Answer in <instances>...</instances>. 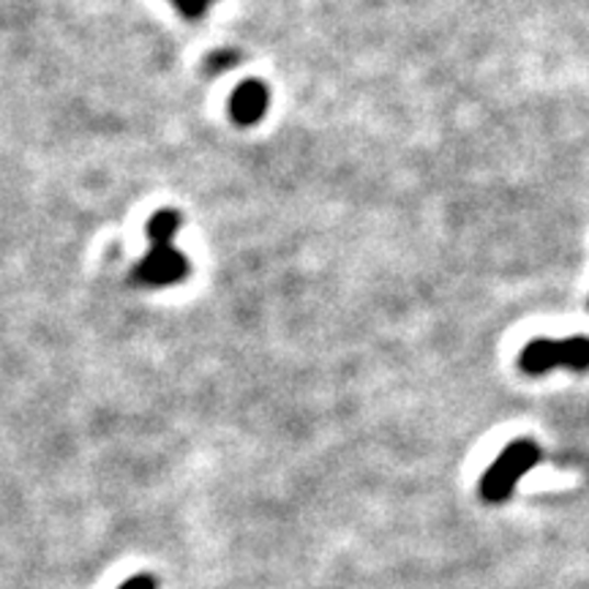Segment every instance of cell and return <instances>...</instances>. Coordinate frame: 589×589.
<instances>
[{
    "label": "cell",
    "instance_id": "cell-1",
    "mask_svg": "<svg viewBox=\"0 0 589 589\" xmlns=\"http://www.w3.org/2000/svg\"><path fill=\"white\" fill-rule=\"evenodd\" d=\"M537 458H541V451H537L535 442H510V445L499 453L497 462L491 464L489 473L484 475V480H480V497H484L486 502H505V499L510 497V491H513L516 480L524 473H530L537 464Z\"/></svg>",
    "mask_w": 589,
    "mask_h": 589
},
{
    "label": "cell",
    "instance_id": "cell-2",
    "mask_svg": "<svg viewBox=\"0 0 589 589\" xmlns=\"http://www.w3.org/2000/svg\"><path fill=\"white\" fill-rule=\"evenodd\" d=\"M519 366L524 369L526 374H532V377L552 372V369L557 366L585 372V369H589V339L587 336H574V339L565 341L537 339L524 347V352H521L519 358Z\"/></svg>",
    "mask_w": 589,
    "mask_h": 589
},
{
    "label": "cell",
    "instance_id": "cell-3",
    "mask_svg": "<svg viewBox=\"0 0 589 589\" xmlns=\"http://www.w3.org/2000/svg\"><path fill=\"white\" fill-rule=\"evenodd\" d=\"M192 265H189L186 254L178 251L172 243L150 246L148 254L139 260V265L132 271V282L137 287H170V284L183 282L189 276Z\"/></svg>",
    "mask_w": 589,
    "mask_h": 589
},
{
    "label": "cell",
    "instance_id": "cell-4",
    "mask_svg": "<svg viewBox=\"0 0 589 589\" xmlns=\"http://www.w3.org/2000/svg\"><path fill=\"white\" fill-rule=\"evenodd\" d=\"M268 104H271V91L265 82L246 80L229 99V115L238 126H257L265 117Z\"/></svg>",
    "mask_w": 589,
    "mask_h": 589
},
{
    "label": "cell",
    "instance_id": "cell-5",
    "mask_svg": "<svg viewBox=\"0 0 589 589\" xmlns=\"http://www.w3.org/2000/svg\"><path fill=\"white\" fill-rule=\"evenodd\" d=\"M183 218L178 211H159L148 218V240L150 246L172 243L175 233L181 229Z\"/></svg>",
    "mask_w": 589,
    "mask_h": 589
},
{
    "label": "cell",
    "instance_id": "cell-6",
    "mask_svg": "<svg viewBox=\"0 0 589 589\" xmlns=\"http://www.w3.org/2000/svg\"><path fill=\"white\" fill-rule=\"evenodd\" d=\"M170 3L175 5L186 20H200V16H205L211 0H170Z\"/></svg>",
    "mask_w": 589,
    "mask_h": 589
},
{
    "label": "cell",
    "instance_id": "cell-7",
    "mask_svg": "<svg viewBox=\"0 0 589 589\" xmlns=\"http://www.w3.org/2000/svg\"><path fill=\"white\" fill-rule=\"evenodd\" d=\"M117 589H159V581L148 574H139V576H132L128 581H123Z\"/></svg>",
    "mask_w": 589,
    "mask_h": 589
},
{
    "label": "cell",
    "instance_id": "cell-8",
    "mask_svg": "<svg viewBox=\"0 0 589 589\" xmlns=\"http://www.w3.org/2000/svg\"><path fill=\"white\" fill-rule=\"evenodd\" d=\"M207 64H211V71H227V69H233L235 64H238V55H235V53H218V55H213V58L207 60Z\"/></svg>",
    "mask_w": 589,
    "mask_h": 589
}]
</instances>
